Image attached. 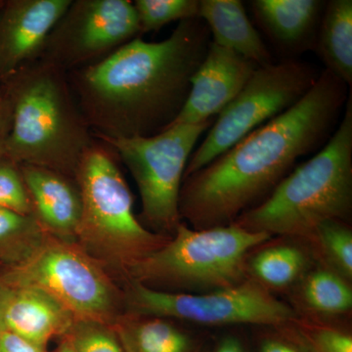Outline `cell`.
I'll return each mask as SVG.
<instances>
[{
    "label": "cell",
    "instance_id": "1",
    "mask_svg": "<svg viewBox=\"0 0 352 352\" xmlns=\"http://www.w3.org/2000/svg\"><path fill=\"white\" fill-rule=\"evenodd\" d=\"M349 87L324 69L296 105L185 177L182 220L195 230L230 226L261 204L298 159L327 143L344 113Z\"/></svg>",
    "mask_w": 352,
    "mask_h": 352
},
{
    "label": "cell",
    "instance_id": "2",
    "mask_svg": "<svg viewBox=\"0 0 352 352\" xmlns=\"http://www.w3.org/2000/svg\"><path fill=\"white\" fill-rule=\"evenodd\" d=\"M212 38L200 18L164 41L132 39L96 63L68 73L78 109L96 138H150L173 124Z\"/></svg>",
    "mask_w": 352,
    "mask_h": 352
},
{
    "label": "cell",
    "instance_id": "3",
    "mask_svg": "<svg viewBox=\"0 0 352 352\" xmlns=\"http://www.w3.org/2000/svg\"><path fill=\"white\" fill-rule=\"evenodd\" d=\"M0 94L11 113L2 154L75 177L95 136L78 109L68 72L39 58L0 80Z\"/></svg>",
    "mask_w": 352,
    "mask_h": 352
},
{
    "label": "cell",
    "instance_id": "4",
    "mask_svg": "<svg viewBox=\"0 0 352 352\" xmlns=\"http://www.w3.org/2000/svg\"><path fill=\"white\" fill-rule=\"evenodd\" d=\"M339 126L314 157L294 168L261 204L234 224L271 237L305 240L328 220L352 212V95Z\"/></svg>",
    "mask_w": 352,
    "mask_h": 352
},
{
    "label": "cell",
    "instance_id": "5",
    "mask_svg": "<svg viewBox=\"0 0 352 352\" xmlns=\"http://www.w3.org/2000/svg\"><path fill=\"white\" fill-rule=\"evenodd\" d=\"M271 238L234 223L195 230L182 221L166 244L129 274L131 281L168 293L205 294L232 288L248 279L250 254Z\"/></svg>",
    "mask_w": 352,
    "mask_h": 352
},
{
    "label": "cell",
    "instance_id": "6",
    "mask_svg": "<svg viewBox=\"0 0 352 352\" xmlns=\"http://www.w3.org/2000/svg\"><path fill=\"white\" fill-rule=\"evenodd\" d=\"M119 160L110 145L96 138L83 153L75 176L82 197L76 236L129 273L171 237L152 232L134 214Z\"/></svg>",
    "mask_w": 352,
    "mask_h": 352
},
{
    "label": "cell",
    "instance_id": "7",
    "mask_svg": "<svg viewBox=\"0 0 352 352\" xmlns=\"http://www.w3.org/2000/svg\"><path fill=\"white\" fill-rule=\"evenodd\" d=\"M214 120L171 126L150 138H97L110 145L131 171L142 204L139 221L152 232L173 237L182 223L185 170L199 139Z\"/></svg>",
    "mask_w": 352,
    "mask_h": 352
},
{
    "label": "cell",
    "instance_id": "8",
    "mask_svg": "<svg viewBox=\"0 0 352 352\" xmlns=\"http://www.w3.org/2000/svg\"><path fill=\"white\" fill-rule=\"evenodd\" d=\"M318 76L314 66L295 59L258 67L192 153L184 178L205 168L248 134L296 105L314 87Z\"/></svg>",
    "mask_w": 352,
    "mask_h": 352
},
{
    "label": "cell",
    "instance_id": "9",
    "mask_svg": "<svg viewBox=\"0 0 352 352\" xmlns=\"http://www.w3.org/2000/svg\"><path fill=\"white\" fill-rule=\"evenodd\" d=\"M126 302L131 315L163 317L205 327H267L288 324L298 317L288 302L250 278L232 288L205 294L168 293L131 281Z\"/></svg>",
    "mask_w": 352,
    "mask_h": 352
},
{
    "label": "cell",
    "instance_id": "10",
    "mask_svg": "<svg viewBox=\"0 0 352 352\" xmlns=\"http://www.w3.org/2000/svg\"><path fill=\"white\" fill-rule=\"evenodd\" d=\"M1 281L41 289L78 320L104 323L117 305L115 289L105 273L85 252L64 243H46L34 250Z\"/></svg>",
    "mask_w": 352,
    "mask_h": 352
},
{
    "label": "cell",
    "instance_id": "11",
    "mask_svg": "<svg viewBox=\"0 0 352 352\" xmlns=\"http://www.w3.org/2000/svg\"><path fill=\"white\" fill-rule=\"evenodd\" d=\"M138 36L133 1L72 0L41 58L69 73L100 61Z\"/></svg>",
    "mask_w": 352,
    "mask_h": 352
},
{
    "label": "cell",
    "instance_id": "12",
    "mask_svg": "<svg viewBox=\"0 0 352 352\" xmlns=\"http://www.w3.org/2000/svg\"><path fill=\"white\" fill-rule=\"evenodd\" d=\"M256 68V64L234 51L210 41L207 54L192 76L182 112L170 127L214 120L237 96Z\"/></svg>",
    "mask_w": 352,
    "mask_h": 352
},
{
    "label": "cell",
    "instance_id": "13",
    "mask_svg": "<svg viewBox=\"0 0 352 352\" xmlns=\"http://www.w3.org/2000/svg\"><path fill=\"white\" fill-rule=\"evenodd\" d=\"M72 0H3L0 6V80L43 55Z\"/></svg>",
    "mask_w": 352,
    "mask_h": 352
},
{
    "label": "cell",
    "instance_id": "14",
    "mask_svg": "<svg viewBox=\"0 0 352 352\" xmlns=\"http://www.w3.org/2000/svg\"><path fill=\"white\" fill-rule=\"evenodd\" d=\"M38 226L64 237L76 236L82 217V197L75 177L60 171L20 164Z\"/></svg>",
    "mask_w": 352,
    "mask_h": 352
},
{
    "label": "cell",
    "instance_id": "15",
    "mask_svg": "<svg viewBox=\"0 0 352 352\" xmlns=\"http://www.w3.org/2000/svg\"><path fill=\"white\" fill-rule=\"evenodd\" d=\"M1 283L4 328L32 344L45 346L54 336L73 326L74 316L41 289Z\"/></svg>",
    "mask_w": 352,
    "mask_h": 352
},
{
    "label": "cell",
    "instance_id": "16",
    "mask_svg": "<svg viewBox=\"0 0 352 352\" xmlns=\"http://www.w3.org/2000/svg\"><path fill=\"white\" fill-rule=\"evenodd\" d=\"M326 2L321 0H254L252 13L268 38L284 53L314 50Z\"/></svg>",
    "mask_w": 352,
    "mask_h": 352
},
{
    "label": "cell",
    "instance_id": "17",
    "mask_svg": "<svg viewBox=\"0 0 352 352\" xmlns=\"http://www.w3.org/2000/svg\"><path fill=\"white\" fill-rule=\"evenodd\" d=\"M198 17L207 25L212 43L234 51L258 67L273 63L270 51L240 0H200Z\"/></svg>",
    "mask_w": 352,
    "mask_h": 352
},
{
    "label": "cell",
    "instance_id": "18",
    "mask_svg": "<svg viewBox=\"0 0 352 352\" xmlns=\"http://www.w3.org/2000/svg\"><path fill=\"white\" fill-rule=\"evenodd\" d=\"M314 263L311 252L302 241L274 237L250 254L247 274L274 295L288 294Z\"/></svg>",
    "mask_w": 352,
    "mask_h": 352
},
{
    "label": "cell",
    "instance_id": "19",
    "mask_svg": "<svg viewBox=\"0 0 352 352\" xmlns=\"http://www.w3.org/2000/svg\"><path fill=\"white\" fill-rule=\"evenodd\" d=\"M287 296L289 307L302 318L344 321L352 311L351 282L316 263Z\"/></svg>",
    "mask_w": 352,
    "mask_h": 352
},
{
    "label": "cell",
    "instance_id": "20",
    "mask_svg": "<svg viewBox=\"0 0 352 352\" xmlns=\"http://www.w3.org/2000/svg\"><path fill=\"white\" fill-rule=\"evenodd\" d=\"M325 69L352 85V1L326 2L314 50Z\"/></svg>",
    "mask_w": 352,
    "mask_h": 352
},
{
    "label": "cell",
    "instance_id": "21",
    "mask_svg": "<svg viewBox=\"0 0 352 352\" xmlns=\"http://www.w3.org/2000/svg\"><path fill=\"white\" fill-rule=\"evenodd\" d=\"M119 333L126 352H204L199 336L163 317L131 315Z\"/></svg>",
    "mask_w": 352,
    "mask_h": 352
},
{
    "label": "cell",
    "instance_id": "22",
    "mask_svg": "<svg viewBox=\"0 0 352 352\" xmlns=\"http://www.w3.org/2000/svg\"><path fill=\"white\" fill-rule=\"evenodd\" d=\"M302 241V240H300ZM315 263L352 282V230L349 222L328 220L303 240Z\"/></svg>",
    "mask_w": 352,
    "mask_h": 352
},
{
    "label": "cell",
    "instance_id": "23",
    "mask_svg": "<svg viewBox=\"0 0 352 352\" xmlns=\"http://www.w3.org/2000/svg\"><path fill=\"white\" fill-rule=\"evenodd\" d=\"M140 36L157 32L173 22L198 17L199 0H135Z\"/></svg>",
    "mask_w": 352,
    "mask_h": 352
},
{
    "label": "cell",
    "instance_id": "24",
    "mask_svg": "<svg viewBox=\"0 0 352 352\" xmlns=\"http://www.w3.org/2000/svg\"><path fill=\"white\" fill-rule=\"evenodd\" d=\"M311 352H352V333L344 321L296 317L292 321Z\"/></svg>",
    "mask_w": 352,
    "mask_h": 352
},
{
    "label": "cell",
    "instance_id": "25",
    "mask_svg": "<svg viewBox=\"0 0 352 352\" xmlns=\"http://www.w3.org/2000/svg\"><path fill=\"white\" fill-rule=\"evenodd\" d=\"M0 208L32 217V201L20 164L3 154H0Z\"/></svg>",
    "mask_w": 352,
    "mask_h": 352
},
{
    "label": "cell",
    "instance_id": "26",
    "mask_svg": "<svg viewBox=\"0 0 352 352\" xmlns=\"http://www.w3.org/2000/svg\"><path fill=\"white\" fill-rule=\"evenodd\" d=\"M74 326L71 342L76 352H126L103 323L78 320Z\"/></svg>",
    "mask_w": 352,
    "mask_h": 352
},
{
    "label": "cell",
    "instance_id": "27",
    "mask_svg": "<svg viewBox=\"0 0 352 352\" xmlns=\"http://www.w3.org/2000/svg\"><path fill=\"white\" fill-rule=\"evenodd\" d=\"M258 328L256 352H311L292 322Z\"/></svg>",
    "mask_w": 352,
    "mask_h": 352
},
{
    "label": "cell",
    "instance_id": "28",
    "mask_svg": "<svg viewBox=\"0 0 352 352\" xmlns=\"http://www.w3.org/2000/svg\"><path fill=\"white\" fill-rule=\"evenodd\" d=\"M38 226L32 217L0 208V242L31 232Z\"/></svg>",
    "mask_w": 352,
    "mask_h": 352
},
{
    "label": "cell",
    "instance_id": "29",
    "mask_svg": "<svg viewBox=\"0 0 352 352\" xmlns=\"http://www.w3.org/2000/svg\"><path fill=\"white\" fill-rule=\"evenodd\" d=\"M0 352H45L44 347L36 346L7 329L0 332Z\"/></svg>",
    "mask_w": 352,
    "mask_h": 352
},
{
    "label": "cell",
    "instance_id": "30",
    "mask_svg": "<svg viewBox=\"0 0 352 352\" xmlns=\"http://www.w3.org/2000/svg\"><path fill=\"white\" fill-rule=\"evenodd\" d=\"M212 352H248L244 342L236 335H226L217 342Z\"/></svg>",
    "mask_w": 352,
    "mask_h": 352
},
{
    "label": "cell",
    "instance_id": "31",
    "mask_svg": "<svg viewBox=\"0 0 352 352\" xmlns=\"http://www.w3.org/2000/svg\"><path fill=\"white\" fill-rule=\"evenodd\" d=\"M11 113L8 104L0 94V154H2L4 141L10 131Z\"/></svg>",
    "mask_w": 352,
    "mask_h": 352
},
{
    "label": "cell",
    "instance_id": "32",
    "mask_svg": "<svg viewBox=\"0 0 352 352\" xmlns=\"http://www.w3.org/2000/svg\"><path fill=\"white\" fill-rule=\"evenodd\" d=\"M57 352H76L74 349L73 344H72L71 340H66L63 344L60 346L58 349Z\"/></svg>",
    "mask_w": 352,
    "mask_h": 352
},
{
    "label": "cell",
    "instance_id": "33",
    "mask_svg": "<svg viewBox=\"0 0 352 352\" xmlns=\"http://www.w3.org/2000/svg\"><path fill=\"white\" fill-rule=\"evenodd\" d=\"M3 319H2L1 283H0V332L3 330Z\"/></svg>",
    "mask_w": 352,
    "mask_h": 352
},
{
    "label": "cell",
    "instance_id": "34",
    "mask_svg": "<svg viewBox=\"0 0 352 352\" xmlns=\"http://www.w3.org/2000/svg\"><path fill=\"white\" fill-rule=\"evenodd\" d=\"M2 2H3V0H2L1 3H0V6H1Z\"/></svg>",
    "mask_w": 352,
    "mask_h": 352
},
{
    "label": "cell",
    "instance_id": "35",
    "mask_svg": "<svg viewBox=\"0 0 352 352\" xmlns=\"http://www.w3.org/2000/svg\"><path fill=\"white\" fill-rule=\"evenodd\" d=\"M2 0H0V3H1Z\"/></svg>",
    "mask_w": 352,
    "mask_h": 352
}]
</instances>
